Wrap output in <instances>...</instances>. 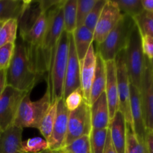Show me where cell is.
Here are the masks:
<instances>
[{
  "label": "cell",
  "instance_id": "2e32d148",
  "mask_svg": "<svg viewBox=\"0 0 153 153\" xmlns=\"http://www.w3.org/2000/svg\"><path fill=\"white\" fill-rule=\"evenodd\" d=\"M106 83L105 93L109 109L110 120L119 109V95H118L117 77L115 60L105 61Z\"/></svg>",
  "mask_w": 153,
  "mask_h": 153
},
{
  "label": "cell",
  "instance_id": "ab89813d",
  "mask_svg": "<svg viewBox=\"0 0 153 153\" xmlns=\"http://www.w3.org/2000/svg\"><path fill=\"white\" fill-rule=\"evenodd\" d=\"M6 70H0V96L6 87Z\"/></svg>",
  "mask_w": 153,
  "mask_h": 153
},
{
  "label": "cell",
  "instance_id": "d590c367",
  "mask_svg": "<svg viewBox=\"0 0 153 153\" xmlns=\"http://www.w3.org/2000/svg\"><path fill=\"white\" fill-rule=\"evenodd\" d=\"M64 100L66 108L69 111H73L77 109L85 100L81 88L72 92Z\"/></svg>",
  "mask_w": 153,
  "mask_h": 153
},
{
  "label": "cell",
  "instance_id": "6da1fadb",
  "mask_svg": "<svg viewBox=\"0 0 153 153\" xmlns=\"http://www.w3.org/2000/svg\"><path fill=\"white\" fill-rule=\"evenodd\" d=\"M65 0L46 12L47 23L41 43L31 61L40 78L50 71L57 44L64 32L63 5Z\"/></svg>",
  "mask_w": 153,
  "mask_h": 153
},
{
  "label": "cell",
  "instance_id": "30bf717a",
  "mask_svg": "<svg viewBox=\"0 0 153 153\" xmlns=\"http://www.w3.org/2000/svg\"><path fill=\"white\" fill-rule=\"evenodd\" d=\"M140 91L146 131L153 132V73L149 58L146 56Z\"/></svg>",
  "mask_w": 153,
  "mask_h": 153
},
{
  "label": "cell",
  "instance_id": "f35d334b",
  "mask_svg": "<svg viewBox=\"0 0 153 153\" xmlns=\"http://www.w3.org/2000/svg\"><path fill=\"white\" fill-rule=\"evenodd\" d=\"M145 145L147 149L148 153H153V132L146 131Z\"/></svg>",
  "mask_w": 153,
  "mask_h": 153
},
{
  "label": "cell",
  "instance_id": "ac0fdd59",
  "mask_svg": "<svg viewBox=\"0 0 153 153\" xmlns=\"http://www.w3.org/2000/svg\"><path fill=\"white\" fill-rule=\"evenodd\" d=\"M112 142L117 153H125L126 141V121L125 117L117 111L108 126Z\"/></svg>",
  "mask_w": 153,
  "mask_h": 153
},
{
  "label": "cell",
  "instance_id": "5b68a950",
  "mask_svg": "<svg viewBox=\"0 0 153 153\" xmlns=\"http://www.w3.org/2000/svg\"><path fill=\"white\" fill-rule=\"evenodd\" d=\"M52 103L49 85L43 97L38 100L31 101L29 94L22 100L17 111L13 126L19 128H39L40 124Z\"/></svg>",
  "mask_w": 153,
  "mask_h": 153
},
{
  "label": "cell",
  "instance_id": "d6986e66",
  "mask_svg": "<svg viewBox=\"0 0 153 153\" xmlns=\"http://www.w3.org/2000/svg\"><path fill=\"white\" fill-rule=\"evenodd\" d=\"M91 117L92 129L108 128L110 116L108 105L105 92L91 105Z\"/></svg>",
  "mask_w": 153,
  "mask_h": 153
},
{
  "label": "cell",
  "instance_id": "8d00e7d4",
  "mask_svg": "<svg viewBox=\"0 0 153 153\" xmlns=\"http://www.w3.org/2000/svg\"><path fill=\"white\" fill-rule=\"evenodd\" d=\"M142 49L145 56L149 59L153 58V37L148 35H141Z\"/></svg>",
  "mask_w": 153,
  "mask_h": 153
},
{
  "label": "cell",
  "instance_id": "277c9868",
  "mask_svg": "<svg viewBox=\"0 0 153 153\" xmlns=\"http://www.w3.org/2000/svg\"><path fill=\"white\" fill-rule=\"evenodd\" d=\"M69 52L68 33L64 31L57 44L49 73L48 85L51 91L52 102L63 98L64 85Z\"/></svg>",
  "mask_w": 153,
  "mask_h": 153
},
{
  "label": "cell",
  "instance_id": "9c48e42d",
  "mask_svg": "<svg viewBox=\"0 0 153 153\" xmlns=\"http://www.w3.org/2000/svg\"><path fill=\"white\" fill-rule=\"evenodd\" d=\"M117 77L118 95H119V109L125 117L127 123L132 125L130 108V82L126 64L125 49L118 53L115 58Z\"/></svg>",
  "mask_w": 153,
  "mask_h": 153
},
{
  "label": "cell",
  "instance_id": "ee69618b",
  "mask_svg": "<svg viewBox=\"0 0 153 153\" xmlns=\"http://www.w3.org/2000/svg\"><path fill=\"white\" fill-rule=\"evenodd\" d=\"M3 23H4V22H0V28H1V25H3Z\"/></svg>",
  "mask_w": 153,
  "mask_h": 153
},
{
  "label": "cell",
  "instance_id": "83f0119b",
  "mask_svg": "<svg viewBox=\"0 0 153 153\" xmlns=\"http://www.w3.org/2000/svg\"><path fill=\"white\" fill-rule=\"evenodd\" d=\"M108 130V128L91 130L89 135L91 153H103L107 138Z\"/></svg>",
  "mask_w": 153,
  "mask_h": 153
},
{
  "label": "cell",
  "instance_id": "4fadbf2b",
  "mask_svg": "<svg viewBox=\"0 0 153 153\" xmlns=\"http://www.w3.org/2000/svg\"><path fill=\"white\" fill-rule=\"evenodd\" d=\"M69 111L64 104V98L58 100L57 115L52 133L48 139L49 149L52 150H61L64 146L67 132Z\"/></svg>",
  "mask_w": 153,
  "mask_h": 153
},
{
  "label": "cell",
  "instance_id": "60d3db41",
  "mask_svg": "<svg viewBox=\"0 0 153 153\" xmlns=\"http://www.w3.org/2000/svg\"><path fill=\"white\" fill-rule=\"evenodd\" d=\"M143 10L153 13V0H141Z\"/></svg>",
  "mask_w": 153,
  "mask_h": 153
},
{
  "label": "cell",
  "instance_id": "e575fe53",
  "mask_svg": "<svg viewBox=\"0 0 153 153\" xmlns=\"http://www.w3.org/2000/svg\"><path fill=\"white\" fill-rule=\"evenodd\" d=\"M15 49V43H7L0 47V70L8 68Z\"/></svg>",
  "mask_w": 153,
  "mask_h": 153
},
{
  "label": "cell",
  "instance_id": "8fae6325",
  "mask_svg": "<svg viewBox=\"0 0 153 153\" xmlns=\"http://www.w3.org/2000/svg\"><path fill=\"white\" fill-rule=\"evenodd\" d=\"M122 13L114 1H106L94 32V41L100 44L114 28L120 19Z\"/></svg>",
  "mask_w": 153,
  "mask_h": 153
},
{
  "label": "cell",
  "instance_id": "3957f363",
  "mask_svg": "<svg viewBox=\"0 0 153 153\" xmlns=\"http://www.w3.org/2000/svg\"><path fill=\"white\" fill-rule=\"evenodd\" d=\"M134 18L122 14L120 19L104 41L97 45V53L105 61L114 60L120 52L126 49L131 31L135 25Z\"/></svg>",
  "mask_w": 153,
  "mask_h": 153
},
{
  "label": "cell",
  "instance_id": "f1b7e54d",
  "mask_svg": "<svg viewBox=\"0 0 153 153\" xmlns=\"http://www.w3.org/2000/svg\"><path fill=\"white\" fill-rule=\"evenodd\" d=\"M114 1L116 3L122 14L128 15L133 18L144 10L141 0H118Z\"/></svg>",
  "mask_w": 153,
  "mask_h": 153
},
{
  "label": "cell",
  "instance_id": "603a6c76",
  "mask_svg": "<svg viewBox=\"0 0 153 153\" xmlns=\"http://www.w3.org/2000/svg\"><path fill=\"white\" fill-rule=\"evenodd\" d=\"M27 1L0 0V22L11 19H19L26 5Z\"/></svg>",
  "mask_w": 153,
  "mask_h": 153
},
{
  "label": "cell",
  "instance_id": "1f68e13d",
  "mask_svg": "<svg viewBox=\"0 0 153 153\" xmlns=\"http://www.w3.org/2000/svg\"><path fill=\"white\" fill-rule=\"evenodd\" d=\"M62 153H91L89 136H83L61 149Z\"/></svg>",
  "mask_w": 153,
  "mask_h": 153
},
{
  "label": "cell",
  "instance_id": "f546056e",
  "mask_svg": "<svg viewBox=\"0 0 153 153\" xmlns=\"http://www.w3.org/2000/svg\"><path fill=\"white\" fill-rule=\"evenodd\" d=\"M134 19L141 35H148L153 37L152 12L143 10L141 13L134 17Z\"/></svg>",
  "mask_w": 153,
  "mask_h": 153
},
{
  "label": "cell",
  "instance_id": "ffe728a7",
  "mask_svg": "<svg viewBox=\"0 0 153 153\" xmlns=\"http://www.w3.org/2000/svg\"><path fill=\"white\" fill-rule=\"evenodd\" d=\"M22 128L13 125L0 131V153H22Z\"/></svg>",
  "mask_w": 153,
  "mask_h": 153
},
{
  "label": "cell",
  "instance_id": "74e56055",
  "mask_svg": "<svg viewBox=\"0 0 153 153\" xmlns=\"http://www.w3.org/2000/svg\"><path fill=\"white\" fill-rule=\"evenodd\" d=\"M103 153H117L116 149H115L114 146L113 142H112L111 137V135H110V132H109V130H108L107 138H106L105 146Z\"/></svg>",
  "mask_w": 153,
  "mask_h": 153
},
{
  "label": "cell",
  "instance_id": "d4e9b609",
  "mask_svg": "<svg viewBox=\"0 0 153 153\" xmlns=\"http://www.w3.org/2000/svg\"><path fill=\"white\" fill-rule=\"evenodd\" d=\"M58 103V100L52 102L49 110L44 115L40 124V126H39V131L46 141L50 137L54 123H55V119H56Z\"/></svg>",
  "mask_w": 153,
  "mask_h": 153
},
{
  "label": "cell",
  "instance_id": "44dd1931",
  "mask_svg": "<svg viewBox=\"0 0 153 153\" xmlns=\"http://www.w3.org/2000/svg\"><path fill=\"white\" fill-rule=\"evenodd\" d=\"M97 62L94 80L91 86V94H90V105H92L105 90L106 83V67L105 61L102 57L97 53Z\"/></svg>",
  "mask_w": 153,
  "mask_h": 153
},
{
  "label": "cell",
  "instance_id": "484cf974",
  "mask_svg": "<svg viewBox=\"0 0 153 153\" xmlns=\"http://www.w3.org/2000/svg\"><path fill=\"white\" fill-rule=\"evenodd\" d=\"M18 20L11 19L6 21L0 28V47L10 43H15L17 38Z\"/></svg>",
  "mask_w": 153,
  "mask_h": 153
},
{
  "label": "cell",
  "instance_id": "52a82bcc",
  "mask_svg": "<svg viewBox=\"0 0 153 153\" xmlns=\"http://www.w3.org/2000/svg\"><path fill=\"white\" fill-rule=\"evenodd\" d=\"M91 130V105L84 100L77 109L69 113L67 132L64 147L83 136H89Z\"/></svg>",
  "mask_w": 153,
  "mask_h": 153
},
{
  "label": "cell",
  "instance_id": "836d02e7",
  "mask_svg": "<svg viewBox=\"0 0 153 153\" xmlns=\"http://www.w3.org/2000/svg\"><path fill=\"white\" fill-rule=\"evenodd\" d=\"M106 1L107 0H97L95 5L91 9V12L85 19L84 25L93 32H94L96 25H97V22L100 19V16L101 15L103 7L105 4Z\"/></svg>",
  "mask_w": 153,
  "mask_h": 153
},
{
  "label": "cell",
  "instance_id": "ba28073f",
  "mask_svg": "<svg viewBox=\"0 0 153 153\" xmlns=\"http://www.w3.org/2000/svg\"><path fill=\"white\" fill-rule=\"evenodd\" d=\"M28 94L6 85L0 96V131L13 125L19 105Z\"/></svg>",
  "mask_w": 153,
  "mask_h": 153
},
{
  "label": "cell",
  "instance_id": "5bb4252c",
  "mask_svg": "<svg viewBox=\"0 0 153 153\" xmlns=\"http://www.w3.org/2000/svg\"><path fill=\"white\" fill-rule=\"evenodd\" d=\"M130 108L134 134L137 140L145 144L146 128L142 108L140 91L131 84L130 85Z\"/></svg>",
  "mask_w": 153,
  "mask_h": 153
},
{
  "label": "cell",
  "instance_id": "d6a6232c",
  "mask_svg": "<svg viewBox=\"0 0 153 153\" xmlns=\"http://www.w3.org/2000/svg\"><path fill=\"white\" fill-rule=\"evenodd\" d=\"M97 0H78L76 28L84 25L87 16L95 5Z\"/></svg>",
  "mask_w": 153,
  "mask_h": 153
},
{
  "label": "cell",
  "instance_id": "e0dca14e",
  "mask_svg": "<svg viewBox=\"0 0 153 153\" xmlns=\"http://www.w3.org/2000/svg\"><path fill=\"white\" fill-rule=\"evenodd\" d=\"M46 23H47L46 12H43L37 18L36 22L28 30V32L23 37H20L25 42L28 48L31 59L35 55L37 49L41 43L42 39L46 31Z\"/></svg>",
  "mask_w": 153,
  "mask_h": 153
},
{
  "label": "cell",
  "instance_id": "8992f818",
  "mask_svg": "<svg viewBox=\"0 0 153 153\" xmlns=\"http://www.w3.org/2000/svg\"><path fill=\"white\" fill-rule=\"evenodd\" d=\"M125 55L130 82L140 90L145 67V55L142 49L141 34L137 25H134L130 34L125 49Z\"/></svg>",
  "mask_w": 153,
  "mask_h": 153
},
{
  "label": "cell",
  "instance_id": "9a60e30c",
  "mask_svg": "<svg viewBox=\"0 0 153 153\" xmlns=\"http://www.w3.org/2000/svg\"><path fill=\"white\" fill-rule=\"evenodd\" d=\"M97 62V54L94 43L91 44L82 61H80V85L84 100L89 104L91 86L94 80ZM90 105V104H89Z\"/></svg>",
  "mask_w": 153,
  "mask_h": 153
},
{
  "label": "cell",
  "instance_id": "cb8c5ba5",
  "mask_svg": "<svg viewBox=\"0 0 153 153\" xmlns=\"http://www.w3.org/2000/svg\"><path fill=\"white\" fill-rule=\"evenodd\" d=\"M78 0H65L63 5L64 31L72 34L76 29Z\"/></svg>",
  "mask_w": 153,
  "mask_h": 153
},
{
  "label": "cell",
  "instance_id": "b9f144b4",
  "mask_svg": "<svg viewBox=\"0 0 153 153\" xmlns=\"http://www.w3.org/2000/svg\"><path fill=\"white\" fill-rule=\"evenodd\" d=\"M40 153H62L61 150H52V149H46V150L43 151V152Z\"/></svg>",
  "mask_w": 153,
  "mask_h": 153
},
{
  "label": "cell",
  "instance_id": "7a4b0ae2",
  "mask_svg": "<svg viewBox=\"0 0 153 153\" xmlns=\"http://www.w3.org/2000/svg\"><path fill=\"white\" fill-rule=\"evenodd\" d=\"M16 41L13 56L6 70V85L30 93L41 78L36 71L25 42L19 36Z\"/></svg>",
  "mask_w": 153,
  "mask_h": 153
},
{
  "label": "cell",
  "instance_id": "7c38bea8",
  "mask_svg": "<svg viewBox=\"0 0 153 153\" xmlns=\"http://www.w3.org/2000/svg\"><path fill=\"white\" fill-rule=\"evenodd\" d=\"M69 37V52L66 70L65 80L64 85L63 98L65 99L69 94L76 90L81 88L80 85V61L77 56L73 40V35L68 34Z\"/></svg>",
  "mask_w": 153,
  "mask_h": 153
},
{
  "label": "cell",
  "instance_id": "4316f807",
  "mask_svg": "<svg viewBox=\"0 0 153 153\" xmlns=\"http://www.w3.org/2000/svg\"><path fill=\"white\" fill-rule=\"evenodd\" d=\"M125 153H148L146 145L137 140L132 125L126 123V141Z\"/></svg>",
  "mask_w": 153,
  "mask_h": 153
},
{
  "label": "cell",
  "instance_id": "7bdbcfd3",
  "mask_svg": "<svg viewBox=\"0 0 153 153\" xmlns=\"http://www.w3.org/2000/svg\"><path fill=\"white\" fill-rule=\"evenodd\" d=\"M149 63H150L151 68H152V73H153V58H151V59H149Z\"/></svg>",
  "mask_w": 153,
  "mask_h": 153
},
{
  "label": "cell",
  "instance_id": "4dcf8cb0",
  "mask_svg": "<svg viewBox=\"0 0 153 153\" xmlns=\"http://www.w3.org/2000/svg\"><path fill=\"white\" fill-rule=\"evenodd\" d=\"M48 149V142L40 137H31L22 140L21 144V152L22 153H40Z\"/></svg>",
  "mask_w": 153,
  "mask_h": 153
},
{
  "label": "cell",
  "instance_id": "7402d4cb",
  "mask_svg": "<svg viewBox=\"0 0 153 153\" xmlns=\"http://www.w3.org/2000/svg\"><path fill=\"white\" fill-rule=\"evenodd\" d=\"M73 35L77 56L81 61L84 59L94 42V32L85 25H82L75 30Z\"/></svg>",
  "mask_w": 153,
  "mask_h": 153
}]
</instances>
